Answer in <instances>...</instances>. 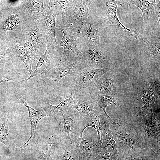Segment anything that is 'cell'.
<instances>
[{"instance_id": "obj_1", "label": "cell", "mask_w": 160, "mask_h": 160, "mask_svg": "<svg viewBox=\"0 0 160 160\" xmlns=\"http://www.w3.org/2000/svg\"><path fill=\"white\" fill-rule=\"evenodd\" d=\"M4 8L0 11V31L12 48L21 40H26V31L32 20L21 0L18 5H10Z\"/></svg>"}, {"instance_id": "obj_2", "label": "cell", "mask_w": 160, "mask_h": 160, "mask_svg": "<svg viewBox=\"0 0 160 160\" xmlns=\"http://www.w3.org/2000/svg\"><path fill=\"white\" fill-rule=\"evenodd\" d=\"M63 33L59 46L64 49L63 53L59 57V63L67 65L75 62H81L83 56L76 45L77 38L80 37L77 26L63 27L59 26L56 29Z\"/></svg>"}, {"instance_id": "obj_3", "label": "cell", "mask_w": 160, "mask_h": 160, "mask_svg": "<svg viewBox=\"0 0 160 160\" xmlns=\"http://www.w3.org/2000/svg\"><path fill=\"white\" fill-rule=\"evenodd\" d=\"M81 64V67L73 75L76 80L72 89L74 95L84 93L90 89L107 70L95 68L83 64Z\"/></svg>"}, {"instance_id": "obj_4", "label": "cell", "mask_w": 160, "mask_h": 160, "mask_svg": "<svg viewBox=\"0 0 160 160\" xmlns=\"http://www.w3.org/2000/svg\"><path fill=\"white\" fill-rule=\"evenodd\" d=\"M160 121L154 116L152 109L143 117L139 125L143 136L148 147L160 151Z\"/></svg>"}, {"instance_id": "obj_5", "label": "cell", "mask_w": 160, "mask_h": 160, "mask_svg": "<svg viewBox=\"0 0 160 160\" xmlns=\"http://www.w3.org/2000/svg\"><path fill=\"white\" fill-rule=\"evenodd\" d=\"M110 125L113 136L121 145H126L135 152L137 148H143L140 145L138 132L133 125L118 121Z\"/></svg>"}, {"instance_id": "obj_6", "label": "cell", "mask_w": 160, "mask_h": 160, "mask_svg": "<svg viewBox=\"0 0 160 160\" xmlns=\"http://www.w3.org/2000/svg\"><path fill=\"white\" fill-rule=\"evenodd\" d=\"M59 48L57 47L51 41H48L46 48L37 62L35 70L29 77L25 79L28 81L33 77L39 76L44 77L59 63Z\"/></svg>"}, {"instance_id": "obj_7", "label": "cell", "mask_w": 160, "mask_h": 160, "mask_svg": "<svg viewBox=\"0 0 160 160\" xmlns=\"http://www.w3.org/2000/svg\"><path fill=\"white\" fill-rule=\"evenodd\" d=\"M80 51L83 58L81 63L95 68L104 67L107 58L100 45L95 46L84 40Z\"/></svg>"}, {"instance_id": "obj_8", "label": "cell", "mask_w": 160, "mask_h": 160, "mask_svg": "<svg viewBox=\"0 0 160 160\" xmlns=\"http://www.w3.org/2000/svg\"><path fill=\"white\" fill-rule=\"evenodd\" d=\"M44 15L37 20L42 30L49 37L51 42L59 48L55 37L56 17L60 14L59 6L56 0H50Z\"/></svg>"}, {"instance_id": "obj_9", "label": "cell", "mask_w": 160, "mask_h": 160, "mask_svg": "<svg viewBox=\"0 0 160 160\" xmlns=\"http://www.w3.org/2000/svg\"><path fill=\"white\" fill-rule=\"evenodd\" d=\"M19 100L25 106L28 110L31 128V134L29 138L22 146L15 148L17 150L24 151L32 149L36 146L38 138L36 132V128L40 121L47 116L44 111L36 110L30 106L21 96H17Z\"/></svg>"}, {"instance_id": "obj_10", "label": "cell", "mask_w": 160, "mask_h": 160, "mask_svg": "<svg viewBox=\"0 0 160 160\" xmlns=\"http://www.w3.org/2000/svg\"><path fill=\"white\" fill-rule=\"evenodd\" d=\"M73 137L71 138L74 144V150L80 160L89 156H98L100 158L101 147L97 144V140L92 138L87 140L83 137Z\"/></svg>"}, {"instance_id": "obj_11", "label": "cell", "mask_w": 160, "mask_h": 160, "mask_svg": "<svg viewBox=\"0 0 160 160\" xmlns=\"http://www.w3.org/2000/svg\"><path fill=\"white\" fill-rule=\"evenodd\" d=\"M70 91L71 94L69 98L63 100L57 105H51L48 99L42 102L41 107L47 116L51 117L55 120L72 109L74 102L73 98L74 92L72 89Z\"/></svg>"}, {"instance_id": "obj_12", "label": "cell", "mask_w": 160, "mask_h": 160, "mask_svg": "<svg viewBox=\"0 0 160 160\" xmlns=\"http://www.w3.org/2000/svg\"><path fill=\"white\" fill-rule=\"evenodd\" d=\"M139 103L136 113L137 116L143 117L149 112L155 102V99L149 84L145 82L138 95Z\"/></svg>"}, {"instance_id": "obj_13", "label": "cell", "mask_w": 160, "mask_h": 160, "mask_svg": "<svg viewBox=\"0 0 160 160\" xmlns=\"http://www.w3.org/2000/svg\"><path fill=\"white\" fill-rule=\"evenodd\" d=\"M79 119V114L74 110L68 111L57 119L56 122V129L57 133L67 137L71 141H73L70 133L72 132L71 129H74L77 126Z\"/></svg>"}, {"instance_id": "obj_14", "label": "cell", "mask_w": 160, "mask_h": 160, "mask_svg": "<svg viewBox=\"0 0 160 160\" xmlns=\"http://www.w3.org/2000/svg\"><path fill=\"white\" fill-rule=\"evenodd\" d=\"M26 34L30 36L33 46L42 55L47 42L51 40L42 30L38 20H32L27 30Z\"/></svg>"}, {"instance_id": "obj_15", "label": "cell", "mask_w": 160, "mask_h": 160, "mask_svg": "<svg viewBox=\"0 0 160 160\" xmlns=\"http://www.w3.org/2000/svg\"><path fill=\"white\" fill-rule=\"evenodd\" d=\"M100 115L97 111L89 118L81 119H79L76 127L72 130L73 133V137H83V133L84 130L88 127H92L97 132V139L98 144L101 147L102 144L100 137L102 127L100 122Z\"/></svg>"}, {"instance_id": "obj_16", "label": "cell", "mask_w": 160, "mask_h": 160, "mask_svg": "<svg viewBox=\"0 0 160 160\" xmlns=\"http://www.w3.org/2000/svg\"><path fill=\"white\" fill-rule=\"evenodd\" d=\"M122 6L119 1L106 0V9L107 19L113 25L123 29L129 34L134 37L137 40L142 41L143 38L138 31L125 27L120 21L116 13L118 6Z\"/></svg>"}, {"instance_id": "obj_17", "label": "cell", "mask_w": 160, "mask_h": 160, "mask_svg": "<svg viewBox=\"0 0 160 160\" xmlns=\"http://www.w3.org/2000/svg\"><path fill=\"white\" fill-rule=\"evenodd\" d=\"M81 66V63L77 62L67 65L58 63L43 78L51 83L57 85L59 81L62 78L68 75H73Z\"/></svg>"}, {"instance_id": "obj_18", "label": "cell", "mask_w": 160, "mask_h": 160, "mask_svg": "<svg viewBox=\"0 0 160 160\" xmlns=\"http://www.w3.org/2000/svg\"><path fill=\"white\" fill-rule=\"evenodd\" d=\"M94 21L92 17L77 26L80 37H82L85 41L95 46L100 45L98 30L93 27Z\"/></svg>"}, {"instance_id": "obj_19", "label": "cell", "mask_w": 160, "mask_h": 160, "mask_svg": "<svg viewBox=\"0 0 160 160\" xmlns=\"http://www.w3.org/2000/svg\"><path fill=\"white\" fill-rule=\"evenodd\" d=\"M92 1L87 0H77L70 21L65 27L77 26L91 17L88 12V9Z\"/></svg>"}, {"instance_id": "obj_20", "label": "cell", "mask_w": 160, "mask_h": 160, "mask_svg": "<svg viewBox=\"0 0 160 160\" xmlns=\"http://www.w3.org/2000/svg\"><path fill=\"white\" fill-rule=\"evenodd\" d=\"M100 122L103 138L101 151L118 154L116 142L111 130L109 121L106 118L100 121Z\"/></svg>"}, {"instance_id": "obj_21", "label": "cell", "mask_w": 160, "mask_h": 160, "mask_svg": "<svg viewBox=\"0 0 160 160\" xmlns=\"http://www.w3.org/2000/svg\"><path fill=\"white\" fill-rule=\"evenodd\" d=\"M44 0H21L22 4L26 9L32 20H37L44 15L47 9L43 6Z\"/></svg>"}, {"instance_id": "obj_22", "label": "cell", "mask_w": 160, "mask_h": 160, "mask_svg": "<svg viewBox=\"0 0 160 160\" xmlns=\"http://www.w3.org/2000/svg\"><path fill=\"white\" fill-rule=\"evenodd\" d=\"M97 107L95 102L84 101L78 97L74 99L73 108L78 111L81 119L90 117L97 112Z\"/></svg>"}, {"instance_id": "obj_23", "label": "cell", "mask_w": 160, "mask_h": 160, "mask_svg": "<svg viewBox=\"0 0 160 160\" xmlns=\"http://www.w3.org/2000/svg\"><path fill=\"white\" fill-rule=\"evenodd\" d=\"M59 6L60 13L62 16V23L60 25L65 27L71 20L74 6L77 0H56Z\"/></svg>"}, {"instance_id": "obj_24", "label": "cell", "mask_w": 160, "mask_h": 160, "mask_svg": "<svg viewBox=\"0 0 160 160\" xmlns=\"http://www.w3.org/2000/svg\"><path fill=\"white\" fill-rule=\"evenodd\" d=\"M128 5H134L139 7L142 12L143 19L144 28L146 29V25L149 22L148 17V12L156 4V0H129Z\"/></svg>"}, {"instance_id": "obj_25", "label": "cell", "mask_w": 160, "mask_h": 160, "mask_svg": "<svg viewBox=\"0 0 160 160\" xmlns=\"http://www.w3.org/2000/svg\"><path fill=\"white\" fill-rule=\"evenodd\" d=\"M97 106L103 111L106 119L110 123L112 122L114 119L111 118L107 114L106 109L109 105L114 104L116 107V101L113 96L104 94H97L96 96L95 102Z\"/></svg>"}, {"instance_id": "obj_26", "label": "cell", "mask_w": 160, "mask_h": 160, "mask_svg": "<svg viewBox=\"0 0 160 160\" xmlns=\"http://www.w3.org/2000/svg\"><path fill=\"white\" fill-rule=\"evenodd\" d=\"M11 52L15 56L18 57L22 60L27 71L30 75H31L33 71L32 69L31 60L24 47L19 46L18 44H17L12 47Z\"/></svg>"}, {"instance_id": "obj_27", "label": "cell", "mask_w": 160, "mask_h": 160, "mask_svg": "<svg viewBox=\"0 0 160 160\" xmlns=\"http://www.w3.org/2000/svg\"><path fill=\"white\" fill-rule=\"evenodd\" d=\"M7 118L0 125V142L4 144L7 147L11 145L13 138L9 133L8 127Z\"/></svg>"}, {"instance_id": "obj_28", "label": "cell", "mask_w": 160, "mask_h": 160, "mask_svg": "<svg viewBox=\"0 0 160 160\" xmlns=\"http://www.w3.org/2000/svg\"><path fill=\"white\" fill-rule=\"evenodd\" d=\"M56 160H80L74 150L73 143L70 144L60 154L56 156Z\"/></svg>"}, {"instance_id": "obj_29", "label": "cell", "mask_w": 160, "mask_h": 160, "mask_svg": "<svg viewBox=\"0 0 160 160\" xmlns=\"http://www.w3.org/2000/svg\"><path fill=\"white\" fill-rule=\"evenodd\" d=\"M24 42V48L31 59V64L35 65L37 63L42 54L33 46L31 42L26 40Z\"/></svg>"}, {"instance_id": "obj_30", "label": "cell", "mask_w": 160, "mask_h": 160, "mask_svg": "<svg viewBox=\"0 0 160 160\" xmlns=\"http://www.w3.org/2000/svg\"><path fill=\"white\" fill-rule=\"evenodd\" d=\"M148 46V52L152 62L160 63V40L156 42L149 43L144 41Z\"/></svg>"}, {"instance_id": "obj_31", "label": "cell", "mask_w": 160, "mask_h": 160, "mask_svg": "<svg viewBox=\"0 0 160 160\" xmlns=\"http://www.w3.org/2000/svg\"><path fill=\"white\" fill-rule=\"evenodd\" d=\"M100 91L105 93H109L113 91L114 82L109 78H103L99 83Z\"/></svg>"}, {"instance_id": "obj_32", "label": "cell", "mask_w": 160, "mask_h": 160, "mask_svg": "<svg viewBox=\"0 0 160 160\" xmlns=\"http://www.w3.org/2000/svg\"><path fill=\"white\" fill-rule=\"evenodd\" d=\"M155 9H152L151 17V23L153 28H160V1L156 4Z\"/></svg>"}, {"instance_id": "obj_33", "label": "cell", "mask_w": 160, "mask_h": 160, "mask_svg": "<svg viewBox=\"0 0 160 160\" xmlns=\"http://www.w3.org/2000/svg\"><path fill=\"white\" fill-rule=\"evenodd\" d=\"M124 156L122 155H119L111 152L101 151L100 153V159H103L105 160H123Z\"/></svg>"}, {"instance_id": "obj_34", "label": "cell", "mask_w": 160, "mask_h": 160, "mask_svg": "<svg viewBox=\"0 0 160 160\" xmlns=\"http://www.w3.org/2000/svg\"><path fill=\"white\" fill-rule=\"evenodd\" d=\"M152 87V91L154 95L157 98H160L159 81L154 80L151 82Z\"/></svg>"}, {"instance_id": "obj_35", "label": "cell", "mask_w": 160, "mask_h": 160, "mask_svg": "<svg viewBox=\"0 0 160 160\" xmlns=\"http://www.w3.org/2000/svg\"><path fill=\"white\" fill-rule=\"evenodd\" d=\"M15 56L9 49L0 48V59L4 58L13 57Z\"/></svg>"}, {"instance_id": "obj_36", "label": "cell", "mask_w": 160, "mask_h": 160, "mask_svg": "<svg viewBox=\"0 0 160 160\" xmlns=\"http://www.w3.org/2000/svg\"><path fill=\"white\" fill-rule=\"evenodd\" d=\"M100 159V157L98 156H89L83 158L82 160H99Z\"/></svg>"}, {"instance_id": "obj_37", "label": "cell", "mask_w": 160, "mask_h": 160, "mask_svg": "<svg viewBox=\"0 0 160 160\" xmlns=\"http://www.w3.org/2000/svg\"><path fill=\"white\" fill-rule=\"evenodd\" d=\"M127 156L130 157L135 159V160H144L142 157L140 156H137V157L131 155L129 153L127 154Z\"/></svg>"}, {"instance_id": "obj_38", "label": "cell", "mask_w": 160, "mask_h": 160, "mask_svg": "<svg viewBox=\"0 0 160 160\" xmlns=\"http://www.w3.org/2000/svg\"><path fill=\"white\" fill-rule=\"evenodd\" d=\"M13 79L10 78H6L0 80V84L3 82H8Z\"/></svg>"}, {"instance_id": "obj_39", "label": "cell", "mask_w": 160, "mask_h": 160, "mask_svg": "<svg viewBox=\"0 0 160 160\" xmlns=\"http://www.w3.org/2000/svg\"><path fill=\"white\" fill-rule=\"evenodd\" d=\"M2 1H0V11L4 8L3 4L2 3Z\"/></svg>"}, {"instance_id": "obj_40", "label": "cell", "mask_w": 160, "mask_h": 160, "mask_svg": "<svg viewBox=\"0 0 160 160\" xmlns=\"http://www.w3.org/2000/svg\"></svg>"}]
</instances>
